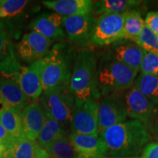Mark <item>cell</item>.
Wrapping results in <instances>:
<instances>
[{
  "mask_svg": "<svg viewBox=\"0 0 158 158\" xmlns=\"http://www.w3.org/2000/svg\"><path fill=\"white\" fill-rule=\"evenodd\" d=\"M23 137L36 141L48 116L38 102L27 105L21 112Z\"/></svg>",
  "mask_w": 158,
  "mask_h": 158,
  "instance_id": "15",
  "label": "cell"
},
{
  "mask_svg": "<svg viewBox=\"0 0 158 158\" xmlns=\"http://www.w3.org/2000/svg\"><path fill=\"white\" fill-rule=\"evenodd\" d=\"M66 127L53 118H47L46 122L40 132L36 142L40 147L45 149L53 142L67 137Z\"/></svg>",
  "mask_w": 158,
  "mask_h": 158,
  "instance_id": "22",
  "label": "cell"
},
{
  "mask_svg": "<svg viewBox=\"0 0 158 158\" xmlns=\"http://www.w3.org/2000/svg\"><path fill=\"white\" fill-rule=\"evenodd\" d=\"M37 146L36 141L24 137L14 138L6 145L2 158H34Z\"/></svg>",
  "mask_w": 158,
  "mask_h": 158,
  "instance_id": "21",
  "label": "cell"
},
{
  "mask_svg": "<svg viewBox=\"0 0 158 158\" xmlns=\"http://www.w3.org/2000/svg\"><path fill=\"white\" fill-rule=\"evenodd\" d=\"M76 55L69 43L62 41L53 45L41 59L43 92L69 87Z\"/></svg>",
  "mask_w": 158,
  "mask_h": 158,
  "instance_id": "2",
  "label": "cell"
},
{
  "mask_svg": "<svg viewBox=\"0 0 158 158\" xmlns=\"http://www.w3.org/2000/svg\"><path fill=\"white\" fill-rule=\"evenodd\" d=\"M99 135L103 139L110 157H138L152 140L145 124L135 119L112 126Z\"/></svg>",
  "mask_w": 158,
  "mask_h": 158,
  "instance_id": "1",
  "label": "cell"
},
{
  "mask_svg": "<svg viewBox=\"0 0 158 158\" xmlns=\"http://www.w3.org/2000/svg\"><path fill=\"white\" fill-rule=\"evenodd\" d=\"M126 92H114L100 99L98 102L100 133L112 126L127 120Z\"/></svg>",
  "mask_w": 158,
  "mask_h": 158,
  "instance_id": "7",
  "label": "cell"
},
{
  "mask_svg": "<svg viewBox=\"0 0 158 158\" xmlns=\"http://www.w3.org/2000/svg\"><path fill=\"white\" fill-rule=\"evenodd\" d=\"M124 14H102L97 19L89 45H111L124 39Z\"/></svg>",
  "mask_w": 158,
  "mask_h": 158,
  "instance_id": "8",
  "label": "cell"
},
{
  "mask_svg": "<svg viewBox=\"0 0 158 158\" xmlns=\"http://www.w3.org/2000/svg\"><path fill=\"white\" fill-rule=\"evenodd\" d=\"M145 27L158 37V11L149 12L144 20Z\"/></svg>",
  "mask_w": 158,
  "mask_h": 158,
  "instance_id": "31",
  "label": "cell"
},
{
  "mask_svg": "<svg viewBox=\"0 0 158 158\" xmlns=\"http://www.w3.org/2000/svg\"><path fill=\"white\" fill-rule=\"evenodd\" d=\"M71 133L99 136L98 102L93 99L75 100L70 124Z\"/></svg>",
  "mask_w": 158,
  "mask_h": 158,
  "instance_id": "6",
  "label": "cell"
},
{
  "mask_svg": "<svg viewBox=\"0 0 158 158\" xmlns=\"http://www.w3.org/2000/svg\"><path fill=\"white\" fill-rule=\"evenodd\" d=\"M77 158H106L108 149L103 139L99 136L71 133L68 135Z\"/></svg>",
  "mask_w": 158,
  "mask_h": 158,
  "instance_id": "12",
  "label": "cell"
},
{
  "mask_svg": "<svg viewBox=\"0 0 158 158\" xmlns=\"http://www.w3.org/2000/svg\"><path fill=\"white\" fill-rule=\"evenodd\" d=\"M14 139L7 133L6 130L4 128L2 124L0 122V143L7 145L12 140Z\"/></svg>",
  "mask_w": 158,
  "mask_h": 158,
  "instance_id": "33",
  "label": "cell"
},
{
  "mask_svg": "<svg viewBox=\"0 0 158 158\" xmlns=\"http://www.w3.org/2000/svg\"><path fill=\"white\" fill-rule=\"evenodd\" d=\"M15 81L28 99L35 100L40 98L43 92L41 59L28 67L21 66Z\"/></svg>",
  "mask_w": 158,
  "mask_h": 158,
  "instance_id": "11",
  "label": "cell"
},
{
  "mask_svg": "<svg viewBox=\"0 0 158 158\" xmlns=\"http://www.w3.org/2000/svg\"><path fill=\"white\" fill-rule=\"evenodd\" d=\"M138 72L114 59L108 53L98 59L96 81L101 97L126 92L133 87Z\"/></svg>",
  "mask_w": 158,
  "mask_h": 158,
  "instance_id": "4",
  "label": "cell"
},
{
  "mask_svg": "<svg viewBox=\"0 0 158 158\" xmlns=\"http://www.w3.org/2000/svg\"><path fill=\"white\" fill-rule=\"evenodd\" d=\"M54 43L35 31L24 35L17 44V52L27 62H35L46 56Z\"/></svg>",
  "mask_w": 158,
  "mask_h": 158,
  "instance_id": "10",
  "label": "cell"
},
{
  "mask_svg": "<svg viewBox=\"0 0 158 158\" xmlns=\"http://www.w3.org/2000/svg\"><path fill=\"white\" fill-rule=\"evenodd\" d=\"M138 0H101L94 2V11L95 15L123 14L132 10L141 5Z\"/></svg>",
  "mask_w": 158,
  "mask_h": 158,
  "instance_id": "20",
  "label": "cell"
},
{
  "mask_svg": "<svg viewBox=\"0 0 158 158\" xmlns=\"http://www.w3.org/2000/svg\"><path fill=\"white\" fill-rule=\"evenodd\" d=\"M108 53L118 62L139 72L146 51L135 41L123 39L110 45Z\"/></svg>",
  "mask_w": 158,
  "mask_h": 158,
  "instance_id": "13",
  "label": "cell"
},
{
  "mask_svg": "<svg viewBox=\"0 0 158 158\" xmlns=\"http://www.w3.org/2000/svg\"><path fill=\"white\" fill-rule=\"evenodd\" d=\"M145 27L144 20L139 12L135 10L127 11L124 14V39L134 40Z\"/></svg>",
  "mask_w": 158,
  "mask_h": 158,
  "instance_id": "25",
  "label": "cell"
},
{
  "mask_svg": "<svg viewBox=\"0 0 158 158\" xmlns=\"http://www.w3.org/2000/svg\"><path fill=\"white\" fill-rule=\"evenodd\" d=\"M127 116L147 124L151 117L155 106L133 85L125 92Z\"/></svg>",
  "mask_w": 158,
  "mask_h": 158,
  "instance_id": "16",
  "label": "cell"
},
{
  "mask_svg": "<svg viewBox=\"0 0 158 158\" xmlns=\"http://www.w3.org/2000/svg\"><path fill=\"white\" fill-rule=\"evenodd\" d=\"M43 4L62 17L92 15L94 6L92 0H52Z\"/></svg>",
  "mask_w": 158,
  "mask_h": 158,
  "instance_id": "18",
  "label": "cell"
},
{
  "mask_svg": "<svg viewBox=\"0 0 158 158\" xmlns=\"http://www.w3.org/2000/svg\"><path fill=\"white\" fill-rule=\"evenodd\" d=\"M34 158H50L48 152L45 149L40 147L37 144Z\"/></svg>",
  "mask_w": 158,
  "mask_h": 158,
  "instance_id": "34",
  "label": "cell"
},
{
  "mask_svg": "<svg viewBox=\"0 0 158 158\" xmlns=\"http://www.w3.org/2000/svg\"><path fill=\"white\" fill-rule=\"evenodd\" d=\"M98 59L94 51L84 49L76 55L69 89L75 100H98L101 98L96 81Z\"/></svg>",
  "mask_w": 158,
  "mask_h": 158,
  "instance_id": "3",
  "label": "cell"
},
{
  "mask_svg": "<svg viewBox=\"0 0 158 158\" xmlns=\"http://www.w3.org/2000/svg\"><path fill=\"white\" fill-rule=\"evenodd\" d=\"M5 149H6V145L0 143V158H2Z\"/></svg>",
  "mask_w": 158,
  "mask_h": 158,
  "instance_id": "35",
  "label": "cell"
},
{
  "mask_svg": "<svg viewBox=\"0 0 158 158\" xmlns=\"http://www.w3.org/2000/svg\"><path fill=\"white\" fill-rule=\"evenodd\" d=\"M45 149L50 158H77V155L68 137L53 142Z\"/></svg>",
  "mask_w": 158,
  "mask_h": 158,
  "instance_id": "26",
  "label": "cell"
},
{
  "mask_svg": "<svg viewBox=\"0 0 158 158\" xmlns=\"http://www.w3.org/2000/svg\"><path fill=\"white\" fill-rule=\"evenodd\" d=\"M139 71L141 74L158 76V54L146 52Z\"/></svg>",
  "mask_w": 158,
  "mask_h": 158,
  "instance_id": "29",
  "label": "cell"
},
{
  "mask_svg": "<svg viewBox=\"0 0 158 158\" xmlns=\"http://www.w3.org/2000/svg\"><path fill=\"white\" fill-rule=\"evenodd\" d=\"M0 122L12 138L23 137L21 111L2 107L0 109Z\"/></svg>",
  "mask_w": 158,
  "mask_h": 158,
  "instance_id": "23",
  "label": "cell"
},
{
  "mask_svg": "<svg viewBox=\"0 0 158 158\" xmlns=\"http://www.w3.org/2000/svg\"><path fill=\"white\" fill-rule=\"evenodd\" d=\"M27 3L26 0H0V19L15 16L22 12Z\"/></svg>",
  "mask_w": 158,
  "mask_h": 158,
  "instance_id": "28",
  "label": "cell"
},
{
  "mask_svg": "<svg viewBox=\"0 0 158 158\" xmlns=\"http://www.w3.org/2000/svg\"><path fill=\"white\" fill-rule=\"evenodd\" d=\"M134 86L155 106H158V76L140 73L136 77Z\"/></svg>",
  "mask_w": 158,
  "mask_h": 158,
  "instance_id": "24",
  "label": "cell"
},
{
  "mask_svg": "<svg viewBox=\"0 0 158 158\" xmlns=\"http://www.w3.org/2000/svg\"><path fill=\"white\" fill-rule=\"evenodd\" d=\"M29 28L53 42H62L66 37L62 16L57 13H45L38 15L31 21Z\"/></svg>",
  "mask_w": 158,
  "mask_h": 158,
  "instance_id": "14",
  "label": "cell"
},
{
  "mask_svg": "<svg viewBox=\"0 0 158 158\" xmlns=\"http://www.w3.org/2000/svg\"><path fill=\"white\" fill-rule=\"evenodd\" d=\"M141 158H158V142H150L144 147Z\"/></svg>",
  "mask_w": 158,
  "mask_h": 158,
  "instance_id": "32",
  "label": "cell"
},
{
  "mask_svg": "<svg viewBox=\"0 0 158 158\" xmlns=\"http://www.w3.org/2000/svg\"><path fill=\"white\" fill-rule=\"evenodd\" d=\"M106 158H141L139 157H107Z\"/></svg>",
  "mask_w": 158,
  "mask_h": 158,
  "instance_id": "36",
  "label": "cell"
},
{
  "mask_svg": "<svg viewBox=\"0 0 158 158\" xmlns=\"http://www.w3.org/2000/svg\"><path fill=\"white\" fill-rule=\"evenodd\" d=\"M39 102L48 118L56 120L65 127H70L75 98L69 87L44 91Z\"/></svg>",
  "mask_w": 158,
  "mask_h": 158,
  "instance_id": "5",
  "label": "cell"
},
{
  "mask_svg": "<svg viewBox=\"0 0 158 158\" xmlns=\"http://www.w3.org/2000/svg\"><path fill=\"white\" fill-rule=\"evenodd\" d=\"M145 125L151 135L152 139L158 142V106H155L151 117Z\"/></svg>",
  "mask_w": 158,
  "mask_h": 158,
  "instance_id": "30",
  "label": "cell"
},
{
  "mask_svg": "<svg viewBox=\"0 0 158 158\" xmlns=\"http://www.w3.org/2000/svg\"><path fill=\"white\" fill-rule=\"evenodd\" d=\"M97 19L92 15L62 17L64 30L70 42L78 45L90 43Z\"/></svg>",
  "mask_w": 158,
  "mask_h": 158,
  "instance_id": "9",
  "label": "cell"
},
{
  "mask_svg": "<svg viewBox=\"0 0 158 158\" xmlns=\"http://www.w3.org/2000/svg\"><path fill=\"white\" fill-rule=\"evenodd\" d=\"M146 52L158 54V37L144 27L139 35L134 40Z\"/></svg>",
  "mask_w": 158,
  "mask_h": 158,
  "instance_id": "27",
  "label": "cell"
},
{
  "mask_svg": "<svg viewBox=\"0 0 158 158\" xmlns=\"http://www.w3.org/2000/svg\"><path fill=\"white\" fill-rule=\"evenodd\" d=\"M29 100L15 81L0 76V105L2 107L21 111Z\"/></svg>",
  "mask_w": 158,
  "mask_h": 158,
  "instance_id": "17",
  "label": "cell"
},
{
  "mask_svg": "<svg viewBox=\"0 0 158 158\" xmlns=\"http://www.w3.org/2000/svg\"><path fill=\"white\" fill-rule=\"evenodd\" d=\"M11 44L5 31L0 27V76L15 79L21 65L17 62Z\"/></svg>",
  "mask_w": 158,
  "mask_h": 158,
  "instance_id": "19",
  "label": "cell"
}]
</instances>
